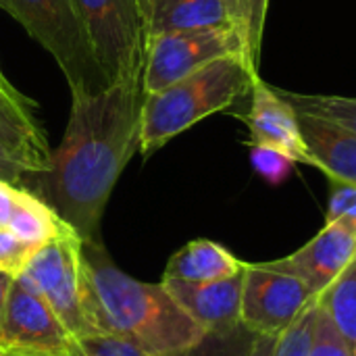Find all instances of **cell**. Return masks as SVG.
Masks as SVG:
<instances>
[{
	"mask_svg": "<svg viewBox=\"0 0 356 356\" xmlns=\"http://www.w3.org/2000/svg\"><path fill=\"white\" fill-rule=\"evenodd\" d=\"M144 56L98 94H71V111L48 169L23 179L86 242L100 223L123 169L140 152ZM25 186V188H27Z\"/></svg>",
	"mask_w": 356,
	"mask_h": 356,
	"instance_id": "cell-1",
	"label": "cell"
},
{
	"mask_svg": "<svg viewBox=\"0 0 356 356\" xmlns=\"http://www.w3.org/2000/svg\"><path fill=\"white\" fill-rule=\"evenodd\" d=\"M81 313L88 336L117 338L150 356L177 355L204 334L163 282L134 280L113 263L100 240L83 244Z\"/></svg>",
	"mask_w": 356,
	"mask_h": 356,
	"instance_id": "cell-2",
	"label": "cell"
},
{
	"mask_svg": "<svg viewBox=\"0 0 356 356\" xmlns=\"http://www.w3.org/2000/svg\"><path fill=\"white\" fill-rule=\"evenodd\" d=\"M257 77V67L244 54H229L159 92L144 94L140 154L148 159L198 121L229 108L252 90Z\"/></svg>",
	"mask_w": 356,
	"mask_h": 356,
	"instance_id": "cell-3",
	"label": "cell"
},
{
	"mask_svg": "<svg viewBox=\"0 0 356 356\" xmlns=\"http://www.w3.org/2000/svg\"><path fill=\"white\" fill-rule=\"evenodd\" d=\"M0 8L52 54L71 94H98L111 83L94 56L75 0H0Z\"/></svg>",
	"mask_w": 356,
	"mask_h": 356,
	"instance_id": "cell-4",
	"label": "cell"
},
{
	"mask_svg": "<svg viewBox=\"0 0 356 356\" xmlns=\"http://www.w3.org/2000/svg\"><path fill=\"white\" fill-rule=\"evenodd\" d=\"M229 54L246 56L242 40L232 25L150 35L144 48V94L159 92Z\"/></svg>",
	"mask_w": 356,
	"mask_h": 356,
	"instance_id": "cell-5",
	"label": "cell"
},
{
	"mask_svg": "<svg viewBox=\"0 0 356 356\" xmlns=\"http://www.w3.org/2000/svg\"><path fill=\"white\" fill-rule=\"evenodd\" d=\"M81 259L83 240L67 223L54 240L35 250L21 273L42 294L73 340L88 336L81 313Z\"/></svg>",
	"mask_w": 356,
	"mask_h": 356,
	"instance_id": "cell-6",
	"label": "cell"
},
{
	"mask_svg": "<svg viewBox=\"0 0 356 356\" xmlns=\"http://www.w3.org/2000/svg\"><path fill=\"white\" fill-rule=\"evenodd\" d=\"M73 336L48 307L42 294L23 275L10 284L0 311L2 353L33 356H67Z\"/></svg>",
	"mask_w": 356,
	"mask_h": 356,
	"instance_id": "cell-7",
	"label": "cell"
},
{
	"mask_svg": "<svg viewBox=\"0 0 356 356\" xmlns=\"http://www.w3.org/2000/svg\"><path fill=\"white\" fill-rule=\"evenodd\" d=\"M92 50L106 77L117 79L146 48V17L140 0H75Z\"/></svg>",
	"mask_w": 356,
	"mask_h": 356,
	"instance_id": "cell-8",
	"label": "cell"
},
{
	"mask_svg": "<svg viewBox=\"0 0 356 356\" xmlns=\"http://www.w3.org/2000/svg\"><path fill=\"white\" fill-rule=\"evenodd\" d=\"M317 296L302 280L267 263H246L242 323L261 336H282Z\"/></svg>",
	"mask_w": 356,
	"mask_h": 356,
	"instance_id": "cell-9",
	"label": "cell"
},
{
	"mask_svg": "<svg viewBox=\"0 0 356 356\" xmlns=\"http://www.w3.org/2000/svg\"><path fill=\"white\" fill-rule=\"evenodd\" d=\"M356 257V229L342 221L325 223L323 229L296 252L267 265L296 275L319 296Z\"/></svg>",
	"mask_w": 356,
	"mask_h": 356,
	"instance_id": "cell-10",
	"label": "cell"
},
{
	"mask_svg": "<svg viewBox=\"0 0 356 356\" xmlns=\"http://www.w3.org/2000/svg\"><path fill=\"white\" fill-rule=\"evenodd\" d=\"M244 275H246V267L240 273L223 280H213V282L163 280V286L204 332H221L242 323Z\"/></svg>",
	"mask_w": 356,
	"mask_h": 356,
	"instance_id": "cell-11",
	"label": "cell"
},
{
	"mask_svg": "<svg viewBox=\"0 0 356 356\" xmlns=\"http://www.w3.org/2000/svg\"><path fill=\"white\" fill-rule=\"evenodd\" d=\"M250 111L244 117L250 129V144H265L284 150L296 163L313 165L307 144L300 134L298 113L280 96V92L267 86L261 77L252 83Z\"/></svg>",
	"mask_w": 356,
	"mask_h": 356,
	"instance_id": "cell-12",
	"label": "cell"
},
{
	"mask_svg": "<svg viewBox=\"0 0 356 356\" xmlns=\"http://www.w3.org/2000/svg\"><path fill=\"white\" fill-rule=\"evenodd\" d=\"M298 125L313 167L334 181L356 186V136L311 115H298Z\"/></svg>",
	"mask_w": 356,
	"mask_h": 356,
	"instance_id": "cell-13",
	"label": "cell"
},
{
	"mask_svg": "<svg viewBox=\"0 0 356 356\" xmlns=\"http://www.w3.org/2000/svg\"><path fill=\"white\" fill-rule=\"evenodd\" d=\"M246 267L244 261L234 257L225 246L213 240H192L179 248L167 263L163 280L181 282H213L240 273Z\"/></svg>",
	"mask_w": 356,
	"mask_h": 356,
	"instance_id": "cell-14",
	"label": "cell"
},
{
	"mask_svg": "<svg viewBox=\"0 0 356 356\" xmlns=\"http://www.w3.org/2000/svg\"><path fill=\"white\" fill-rule=\"evenodd\" d=\"M229 25L221 0H146V38Z\"/></svg>",
	"mask_w": 356,
	"mask_h": 356,
	"instance_id": "cell-15",
	"label": "cell"
},
{
	"mask_svg": "<svg viewBox=\"0 0 356 356\" xmlns=\"http://www.w3.org/2000/svg\"><path fill=\"white\" fill-rule=\"evenodd\" d=\"M65 225L67 223L44 198H40L29 188L19 186L15 211L6 227L10 234H15L21 242L40 248L54 240L65 229Z\"/></svg>",
	"mask_w": 356,
	"mask_h": 356,
	"instance_id": "cell-16",
	"label": "cell"
},
{
	"mask_svg": "<svg viewBox=\"0 0 356 356\" xmlns=\"http://www.w3.org/2000/svg\"><path fill=\"white\" fill-rule=\"evenodd\" d=\"M317 307L356 356V257L317 296Z\"/></svg>",
	"mask_w": 356,
	"mask_h": 356,
	"instance_id": "cell-17",
	"label": "cell"
},
{
	"mask_svg": "<svg viewBox=\"0 0 356 356\" xmlns=\"http://www.w3.org/2000/svg\"><path fill=\"white\" fill-rule=\"evenodd\" d=\"M50 146H42L0 125V179L23 184L31 173H42L50 163Z\"/></svg>",
	"mask_w": 356,
	"mask_h": 356,
	"instance_id": "cell-18",
	"label": "cell"
},
{
	"mask_svg": "<svg viewBox=\"0 0 356 356\" xmlns=\"http://www.w3.org/2000/svg\"><path fill=\"white\" fill-rule=\"evenodd\" d=\"M229 25L238 31L248 60L257 67L261 58L263 31L269 0H221Z\"/></svg>",
	"mask_w": 356,
	"mask_h": 356,
	"instance_id": "cell-19",
	"label": "cell"
},
{
	"mask_svg": "<svg viewBox=\"0 0 356 356\" xmlns=\"http://www.w3.org/2000/svg\"><path fill=\"white\" fill-rule=\"evenodd\" d=\"M277 92L298 115L317 117L321 121H327L356 136V98L298 94V92H284V90H277Z\"/></svg>",
	"mask_w": 356,
	"mask_h": 356,
	"instance_id": "cell-20",
	"label": "cell"
},
{
	"mask_svg": "<svg viewBox=\"0 0 356 356\" xmlns=\"http://www.w3.org/2000/svg\"><path fill=\"white\" fill-rule=\"evenodd\" d=\"M38 104L10 81L0 83V125L8 127L42 146H48L46 131L35 115Z\"/></svg>",
	"mask_w": 356,
	"mask_h": 356,
	"instance_id": "cell-21",
	"label": "cell"
},
{
	"mask_svg": "<svg viewBox=\"0 0 356 356\" xmlns=\"http://www.w3.org/2000/svg\"><path fill=\"white\" fill-rule=\"evenodd\" d=\"M259 334L238 323L221 332H204L202 338L190 348L171 356H248Z\"/></svg>",
	"mask_w": 356,
	"mask_h": 356,
	"instance_id": "cell-22",
	"label": "cell"
},
{
	"mask_svg": "<svg viewBox=\"0 0 356 356\" xmlns=\"http://www.w3.org/2000/svg\"><path fill=\"white\" fill-rule=\"evenodd\" d=\"M317 317V298L305 309V313L277 338L273 356H309L313 346Z\"/></svg>",
	"mask_w": 356,
	"mask_h": 356,
	"instance_id": "cell-23",
	"label": "cell"
},
{
	"mask_svg": "<svg viewBox=\"0 0 356 356\" xmlns=\"http://www.w3.org/2000/svg\"><path fill=\"white\" fill-rule=\"evenodd\" d=\"M250 163L254 171L269 184H282L292 171L296 161L280 148L265 144H250Z\"/></svg>",
	"mask_w": 356,
	"mask_h": 356,
	"instance_id": "cell-24",
	"label": "cell"
},
{
	"mask_svg": "<svg viewBox=\"0 0 356 356\" xmlns=\"http://www.w3.org/2000/svg\"><path fill=\"white\" fill-rule=\"evenodd\" d=\"M67 356H150L142 350H138L136 346L117 340V338H108V336H88L81 340H73L69 355Z\"/></svg>",
	"mask_w": 356,
	"mask_h": 356,
	"instance_id": "cell-25",
	"label": "cell"
},
{
	"mask_svg": "<svg viewBox=\"0 0 356 356\" xmlns=\"http://www.w3.org/2000/svg\"><path fill=\"white\" fill-rule=\"evenodd\" d=\"M35 246L21 242L8 229H0V271L17 277L25 271L27 263L35 254Z\"/></svg>",
	"mask_w": 356,
	"mask_h": 356,
	"instance_id": "cell-26",
	"label": "cell"
},
{
	"mask_svg": "<svg viewBox=\"0 0 356 356\" xmlns=\"http://www.w3.org/2000/svg\"><path fill=\"white\" fill-rule=\"evenodd\" d=\"M309 356H355L319 307H317V317H315L313 346H311Z\"/></svg>",
	"mask_w": 356,
	"mask_h": 356,
	"instance_id": "cell-27",
	"label": "cell"
},
{
	"mask_svg": "<svg viewBox=\"0 0 356 356\" xmlns=\"http://www.w3.org/2000/svg\"><path fill=\"white\" fill-rule=\"evenodd\" d=\"M17 192H19L17 184L0 179V229L8 227V221L13 217L15 202H17Z\"/></svg>",
	"mask_w": 356,
	"mask_h": 356,
	"instance_id": "cell-28",
	"label": "cell"
},
{
	"mask_svg": "<svg viewBox=\"0 0 356 356\" xmlns=\"http://www.w3.org/2000/svg\"><path fill=\"white\" fill-rule=\"evenodd\" d=\"M277 338L280 336H261L257 338L254 346H252V353L248 356H273L275 350V344H277Z\"/></svg>",
	"mask_w": 356,
	"mask_h": 356,
	"instance_id": "cell-29",
	"label": "cell"
},
{
	"mask_svg": "<svg viewBox=\"0 0 356 356\" xmlns=\"http://www.w3.org/2000/svg\"><path fill=\"white\" fill-rule=\"evenodd\" d=\"M13 275H8V273H4V271H0V311H2V307H4V300H6V296H8V290H10V284H13Z\"/></svg>",
	"mask_w": 356,
	"mask_h": 356,
	"instance_id": "cell-30",
	"label": "cell"
},
{
	"mask_svg": "<svg viewBox=\"0 0 356 356\" xmlns=\"http://www.w3.org/2000/svg\"><path fill=\"white\" fill-rule=\"evenodd\" d=\"M0 83H8V79H6V75L2 73V67H0Z\"/></svg>",
	"mask_w": 356,
	"mask_h": 356,
	"instance_id": "cell-31",
	"label": "cell"
},
{
	"mask_svg": "<svg viewBox=\"0 0 356 356\" xmlns=\"http://www.w3.org/2000/svg\"><path fill=\"white\" fill-rule=\"evenodd\" d=\"M0 356H33V355H17V353H2Z\"/></svg>",
	"mask_w": 356,
	"mask_h": 356,
	"instance_id": "cell-32",
	"label": "cell"
},
{
	"mask_svg": "<svg viewBox=\"0 0 356 356\" xmlns=\"http://www.w3.org/2000/svg\"><path fill=\"white\" fill-rule=\"evenodd\" d=\"M142 2V8H144V17H146V0H140Z\"/></svg>",
	"mask_w": 356,
	"mask_h": 356,
	"instance_id": "cell-33",
	"label": "cell"
},
{
	"mask_svg": "<svg viewBox=\"0 0 356 356\" xmlns=\"http://www.w3.org/2000/svg\"><path fill=\"white\" fill-rule=\"evenodd\" d=\"M0 355H2V348H0Z\"/></svg>",
	"mask_w": 356,
	"mask_h": 356,
	"instance_id": "cell-34",
	"label": "cell"
}]
</instances>
